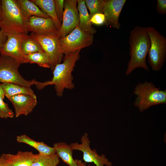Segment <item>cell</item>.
Returning a JSON list of instances; mask_svg holds the SVG:
<instances>
[{
  "label": "cell",
  "mask_w": 166,
  "mask_h": 166,
  "mask_svg": "<svg viewBox=\"0 0 166 166\" xmlns=\"http://www.w3.org/2000/svg\"><path fill=\"white\" fill-rule=\"evenodd\" d=\"M81 50L65 56L64 61L56 65L53 71V77L50 80L43 82L37 81L35 85L39 90L49 85H53L57 95L62 96L65 89L71 90L75 87L72 72L76 62L79 59Z\"/></svg>",
  "instance_id": "cell-1"
},
{
  "label": "cell",
  "mask_w": 166,
  "mask_h": 166,
  "mask_svg": "<svg viewBox=\"0 0 166 166\" xmlns=\"http://www.w3.org/2000/svg\"><path fill=\"white\" fill-rule=\"evenodd\" d=\"M58 157L69 166H77L73 157L72 150L69 145L64 142L55 143L53 145Z\"/></svg>",
  "instance_id": "cell-19"
},
{
  "label": "cell",
  "mask_w": 166,
  "mask_h": 166,
  "mask_svg": "<svg viewBox=\"0 0 166 166\" xmlns=\"http://www.w3.org/2000/svg\"><path fill=\"white\" fill-rule=\"evenodd\" d=\"M27 63H35L39 66L45 68H50L49 58L44 51L37 52L25 55Z\"/></svg>",
  "instance_id": "cell-23"
},
{
  "label": "cell",
  "mask_w": 166,
  "mask_h": 166,
  "mask_svg": "<svg viewBox=\"0 0 166 166\" xmlns=\"http://www.w3.org/2000/svg\"><path fill=\"white\" fill-rule=\"evenodd\" d=\"M20 64L8 56H0V83H9L28 87L35 85V80H27L20 74L18 68Z\"/></svg>",
  "instance_id": "cell-6"
},
{
  "label": "cell",
  "mask_w": 166,
  "mask_h": 166,
  "mask_svg": "<svg viewBox=\"0 0 166 166\" xmlns=\"http://www.w3.org/2000/svg\"><path fill=\"white\" fill-rule=\"evenodd\" d=\"M81 144L77 142L69 145L72 150L80 151L83 153V160L85 163H93L96 166H112L110 162L104 154L99 155L95 149H92L89 144L90 141L88 135L85 132L81 139Z\"/></svg>",
  "instance_id": "cell-9"
},
{
  "label": "cell",
  "mask_w": 166,
  "mask_h": 166,
  "mask_svg": "<svg viewBox=\"0 0 166 166\" xmlns=\"http://www.w3.org/2000/svg\"><path fill=\"white\" fill-rule=\"evenodd\" d=\"M1 156L9 166H31L38 156L31 151H19L16 154L3 153Z\"/></svg>",
  "instance_id": "cell-15"
},
{
  "label": "cell",
  "mask_w": 166,
  "mask_h": 166,
  "mask_svg": "<svg viewBox=\"0 0 166 166\" xmlns=\"http://www.w3.org/2000/svg\"><path fill=\"white\" fill-rule=\"evenodd\" d=\"M133 93L137 97L133 103L140 112L152 106L166 103V90L160 89L151 82L140 83L134 88Z\"/></svg>",
  "instance_id": "cell-4"
},
{
  "label": "cell",
  "mask_w": 166,
  "mask_h": 166,
  "mask_svg": "<svg viewBox=\"0 0 166 166\" xmlns=\"http://www.w3.org/2000/svg\"><path fill=\"white\" fill-rule=\"evenodd\" d=\"M30 36L39 42L43 50L48 55L50 61V68L53 71L56 65L61 63L63 55L60 50L59 38L57 34L32 33Z\"/></svg>",
  "instance_id": "cell-8"
},
{
  "label": "cell",
  "mask_w": 166,
  "mask_h": 166,
  "mask_svg": "<svg viewBox=\"0 0 166 166\" xmlns=\"http://www.w3.org/2000/svg\"><path fill=\"white\" fill-rule=\"evenodd\" d=\"M60 158L56 153L45 155L38 153L31 166H57Z\"/></svg>",
  "instance_id": "cell-24"
},
{
  "label": "cell",
  "mask_w": 166,
  "mask_h": 166,
  "mask_svg": "<svg viewBox=\"0 0 166 166\" xmlns=\"http://www.w3.org/2000/svg\"><path fill=\"white\" fill-rule=\"evenodd\" d=\"M7 38V36L2 31L0 30V49L5 43Z\"/></svg>",
  "instance_id": "cell-30"
},
{
  "label": "cell",
  "mask_w": 166,
  "mask_h": 166,
  "mask_svg": "<svg viewBox=\"0 0 166 166\" xmlns=\"http://www.w3.org/2000/svg\"><path fill=\"white\" fill-rule=\"evenodd\" d=\"M93 39V34L82 30L77 26L68 34L59 39L60 50L66 56L90 46Z\"/></svg>",
  "instance_id": "cell-7"
},
{
  "label": "cell",
  "mask_w": 166,
  "mask_h": 166,
  "mask_svg": "<svg viewBox=\"0 0 166 166\" xmlns=\"http://www.w3.org/2000/svg\"><path fill=\"white\" fill-rule=\"evenodd\" d=\"M23 16L26 21L31 16H36L45 18H50L43 12L31 0H16Z\"/></svg>",
  "instance_id": "cell-18"
},
{
  "label": "cell",
  "mask_w": 166,
  "mask_h": 166,
  "mask_svg": "<svg viewBox=\"0 0 166 166\" xmlns=\"http://www.w3.org/2000/svg\"><path fill=\"white\" fill-rule=\"evenodd\" d=\"M129 44L130 59L126 75H129L137 68L148 71L146 58L150 50L151 43L146 27L136 26L131 31Z\"/></svg>",
  "instance_id": "cell-2"
},
{
  "label": "cell",
  "mask_w": 166,
  "mask_h": 166,
  "mask_svg": "<svg viewBox=\"0 0 166 166\" xmlns=\"http://www.w3.org/2000/svg\"><path fill=\"white\" fill-rule=\"evenodd\" d=\"M105 18L103 13H97L93 15L90 18V22L92 24L101 25L105 24Z\"/></svg>",
  "instance_id": "cell-28"
},
{
  "label": "cell",
  "mask_w": 166,
  "mask_h": 166,
  "mask_svg": "<svg viewBox=\"0 0 166 166\" xmlns=\"http://www.w3.org/2000/svg\"><path fill=\"white\" fill-rule=\"evenodd\" d=\"M43 12L53 20L58 31L61 23L57 16L54 6V0H31Z\"/></svg>",
  "instance_id": "cell-20"
},
{
  "label": "cell",
  "mask_w": 166,
  "mask_h": 166,
  "mask_svg": "<svg viewBox=\"0 0 166 166\" xmlns=\"http://www.w3.org/2000/svg\"><path fill=\"white\" fill-rule=\"evenodd\" d=\"M28 31L37 34L57 33L58 30L51 18L31 17L26 22Z\"/></svg>",
  "instance_id": "cell-14"
},
{
  "label": "cell",
  "mask_w": 166,
  "mask_h": 166,
  "mask_svg": "<svg viewBox=\"0 0 166 166\" xmlns=\"http://www.w3.org/2000/svg\"><path fill=\"white\" fill-rule=\"evenodd\" d=\"M150 40L148 53V61L152 69L160 70L165 61L166 55V38L154 28L146 27Z\"/></svg>",
  "instance_id": "cell-5"
},
{
  "label": "cell",
  "mask_w": 166,
  "mask_h": 166,
  "mask_svg": "<svg viewBox=\"0 0 166 166\" xmlns=\"http://www.w3.org/2000/svg\"><path fill=\"white\" fill-rule=\"evenodd\" d=\"M126 0H105L103 13L105 20V24L116 29H119L121 24L119 18Z\"/></svg>",
  "instance_id": "cell-12"
},
{
  "label": "cell",
  "mask_w": 166,
  "mask_h": 166,
  "mask_svg": "<svg viewBox=\"0 0 166 166\" xmlns=\"http://www.w3.org/2000/svg\"><path fill=\"white\" fill-rule=\"evenodd\" d=\"M22 49L25 55L44 51L39 42L35 38L28 35L22 43Z\"/></svg>",
  "instance_id": "cell-22"
},
{
  "label": "cell",
  "mask_w": 166,
  "mask_h": 166,
  "mask_svg": "<svg viewBox=\"0 0 166 166\" xmlns=\"http://www.w3.org/2000/svg\"><path fill=\"white\" fill-rule=\"evenodd\" d=\"M5 97L3 89L1 85V84H0V97L4 99Z\"/></svg>",
  "instance_id": "cell-33"
},
{
  "label": "cell",
  "mask_w": 166,
  "mask_h": 166,
  "mask_svg": "<svg viewBox=\"0 0 166 166\" xmlns=\"http://www.w3.org/2000/svg\"><path fill=\"white\" fill-rule=\"evenodd\" d=\"M55 9L59 20L62 22L64 9V0H54Z\"/></svg>",
  "instance_id": "cell-27"
},
{
  "label": "cell",
  "mask_w": 166,
  "mask_h": 166,
  "mask_svg": "<svg viewBox=\"0 0 166 166\" xmlns=\"http://www.w3.org/2000/svg\"><path fill=\"white\" fill-rule=\"evenodd\" d=\"M77 2L78 0H64L62 23L57 33L59 39L68 34L78 26L79 16Z\"/></svg>",
  "instance_id": "cell-10"
},
{
  "label": "cell",
  "mask_w": 166,
  "mask_h": 166,
  "mask_svg": "<svg viewBox=\"0 0 166 166\" xmlns=\"http://www.w3.org/2000/svg\"><path fill=\"white\" fill-rule=\"evenodd\" d=\"M105 0H84L86 6L89 10L91 17L97 13H103Z\"/></svg>",
  "instance_id": "cell-25"
},
{
  "label": "cell",
  "mask_w": 166,
  "mask_h": 166,
  "mask_svg": "<svg viewBox=\"0 0 166 166\" xmlns=\"http://www.w3.org/2000/svg\"><path fill=\"white\" fill-rule=\"evenodd\" d=\"M156 10L157 12L162 15L166 14V0H157Z\"/></svg>",
  "instance_id": "cell-29"
},
{
  "label": "cell",
  "mask_w": 166,
  "mask_h": 166,
  "mask_svg": "<svg viewBox=\"0 0 166 166\" xmlns=\"http://www.w3.org/2000/svg\"><path fill=\"white\" fill-rule=\"evenodd\" d=\"M0 166H9L0 155Z\"/></svg>",
  "instance_id": "cell-32"
},
{
  "label": "cell",
  "mask_w": 166,
  "mask_h": 166,
  "mask_svg": "<svg viewBox=\"0 0 166 166\" xmlns=\"http://www.w3.org/2000/svg\"><path fill=\"white\" fill-rule=\"evenodd\" d=\"M77 8L79 13V22L78 26L82 30L94 34L97 31L91 25L90 17L84 0H78Z\"/></svg>",
  "instance_id": "cell-16"
},
{
  "label": "cell",
  "mask_w": 166,
  "mask_h": 166,
  "mask_svg": "<svg viewBox=\"0 0 166 166\" xmlns=\"http://www.w3.org/2000/svg\"><path fill=\"white\" fill-rule=\"evenodd\" d=\"M1 85L3 89L5 96L7 98L19 94H35L30 87L9 83H2Z\"/></svg>",
  "instance_id": "cell-21"
},
{
  "label": "cell",
  "mask_w": 166,
  "mask_h": 166,
  "mask_svg": "<svg viewBox=\"0 0 166 166\" xmlns=\"http://www.w3.org/2000/svg\"><path fill=\"white\" fill-rule=\"evenodd\" d=\"M3 100L0 97V118L4 119L13 118L15 115L14 113Z\"/></svg>",
  "instance_id": "cell-26"
},
{
  "label": "cell",
  "mask_w": 166,
  "mask_h": 166,
  "mask_svg": "<svg viewBox=\"0 0 166 166\" xmlns=\"http://www.w3.org/2000/svg\"><path fill=\"white\" fill-rule=\"evenodd\" d=\"M0 28L7 36L23 34H28L27 21L16 0H2Z\"/></svg>",
  "instance_id": "cell-3"
},
{
  "label": "cell",
  "mask_w": 166,
  "mask_h": 166,
  "mask_svg": "<svg viewBox=\"0 0 166 166\" xmlns=\"http://www.w3.org/2000/svg\"><path fill=\"white\" fill-rule=\"evenodd\" d=\"M16 141L18 143L27 144L34 148L39 153L48 155L56 153L53 147H51L43 142L34 140L26 134L18 135L16 137Z\"/></svg>",
  "instance_id": "cell-17"
},
{
  "label": "cell",
  "mask_w": 166,
  "mask_h": 166,
  "mask_svg": "<svg viewBox=\"0 0 166 166\" xmlns=\"http://www.w3.org/2000/svg\"><path fill=\"white\" fill-rule=\"evenodd\" d=\"M2 13V4L1 1L0 0V16L1 15Z\"/></svg>",
  "instance_id": "cell-34"
},
{
  "label": "cell",
  "mask_w": 166,
  "mask_h": 166,
  "mask_svg": "<svg viewBox=\"0 0 166 166\" xmlns=\"http://www.w3.org/2000/svg\"><path fill=\"white\" fill-rule=\"evenodd\" d=\"M8 99L14 107L16 117L29 114L32 112L37 104V97L35 94H19Z\"/></svg>",
  "instance_id": "cell-13"
},
{
  "label": "cell",
  "mask_w": 166,
  "mask_h": 166,
  "mask_svg": "<svg viewBox=\"0 0 166 166\" xmlns=\"http://www.w3.org/2000/svg\"><path fill=\"white\" fill-rule=\"evenodd\" d=\"M75 160L77 166H90V165H87L86 163L83 162L81 160L75 159Z\"/></svg>",
  "instance_id": "cell-31"
},
{
  "label": "cell",
  "mask_w": 166,
  "mask_h": 166,
  "mask_svg": "<svg viewBox=\"0 0 166 166\" xmlns=\"http://www.w3.org/2000/svg\"><path fill=\"white\" fill-rule=\"evenodd\" d=\"M28 34H21L8 35L7 40L0 49L1 55L11 57L20 64L28 63L22 49V43Z\"/></svg>",
  "instance_id": "cell-11"
}]
</instances>
